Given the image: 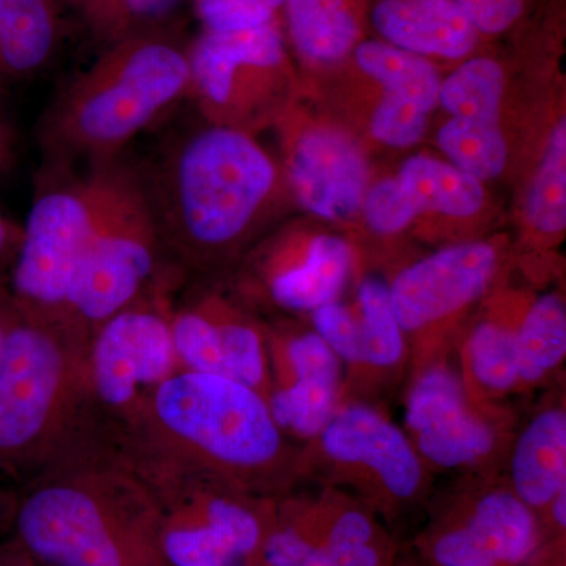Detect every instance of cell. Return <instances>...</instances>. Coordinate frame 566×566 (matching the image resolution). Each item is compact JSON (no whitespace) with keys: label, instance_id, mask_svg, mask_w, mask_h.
I'll use <instances>...</instances> for the list:
<instances>
[{"label":"cell","instance_id":"cell-1","mask_svg":"<svg viewBox=\"0 0 566 566\" xmlns=\"http://www.w3.org/2000/svg\"><path fill=\"white\" fill-rule=\"evenodd\" d=\"M189 52L155 33L112 43L52 99L40 122L48 163L114 161L159 114L189 93Z\"/></svg>","mask_w":566,"mask_h":566},{"label":"cell","instance_id":"cell-2","mask_svg":"<svg viewBox=\"0 0 566 566\" xmlns=\"http://www.w3.org/2000/svg\"><path fill=\"white\" fill-rule=\"evenodd\" d=\"M142 180L161 238L192 253L243 237L274 192L277 174L251 136L216 125L175 144L155 175Z\"/></svg>","mask_w":566,"mask_h":566},{"label":"cell","instance_id":"cell-3","mask_svg":"<svg viewBox=\"0 0 566 566\" xmlns=\"http://www.w3.org/2000/svg\"><path fill=\"white\" fill-rule=\"evenodd\" d=\"M57 172L41 178L13 268V301L24 314L65 305L82 253L109 207L126 166L93 164L84 177Z\"/></svg>","mask_w":566,"mask_h":566},{"label":"cell","instance_id":"cell-4","mask_svg":"<svg viewBox=\"0 0 566 566\" xmlns=\"http://www.w3.org/2000/svg\"><path fill=\"white\" fill-rule=\"evenodd\" d=\"M155 408L170 433L226 468L259 471L281 457L270 406L233 379L197 371L169 376L159 382Z\"/></svg>","mask_w":566,"mask_h":566},{"label":"cell","instance_id":"cell-5","mask_svg":"<svg viewBox=\"0 0 566 566\" xmlns=\"http://www.w3.org/2000/svg\"><path fill=\"white\" fill-rule=\"evenodd\" d=\"M159 238L142 175L126 167L71 277L66 307L93 323L107 322L125 311L153 273Z\"/></svg>","mask_w":566,"mask_h":566},{"label":"cell","instance_id":"cell-6","mask_svg":"<svg viewBox=\"0 0 566 566\" xmlns=\"http://www.w3.org/2000/svg\"><path fill=\"white\" fill-rule=\"evenodd\" d=\"M59 346L35 316L17 307L0 357V468L39 441L61 382Z\"/></svg>","mask_w":566,"mask_h":566},{"label":"cell","instance_id":"cell-7","mask_svg":"<svg viewBox=\"0 0 566 566\" xmlns=\"http://www.w3.org/2000/svg\"><path fill=\"white\" fill-rule=\"evenodd\" d=\"M405 422L427 463L458 469L482 463L497 447V430L472 408L463 378L449 364L424 365L409 390Z\"/></svg>","mask_w":566,"mask_h":566},{"label":"cell","instance_id":"cell-8","mask_svg":"<svg viewBox=\"0 0 566 566\" xmlns=\"http://www.w3.org/2000/svg\"><path fill=\"white\" fill-rule=\"evenodd\" d=\"M21 545L54 566H129L117 532L98 502L74 486L29 495L17 515Z\"/></svg>","mask_w":566,"mask_h":566},{"label":"cell","instance_id":"cell-9","mask_svg":"<svg viewBox=\"0 0 566 566\" xmlns=\"http://www.w3.org/2000/svg\"><path fill=\"white\" fill-rule=\"evenodd\" d=\"M318 439L323 457L348 480L371 483L397 501L422 490V458L405 431L371 406H338Z\"/></svg>","mask_w":566,"mask_h":566},{"label":"cell","instance_id":"cell-10","mask_svg":"<svg viewBox=\"0 0 566 566\" xmlns=\"http://www.w3.org/2000/svg\"><path fill=\"white\" fill-rule=\"evenodd\" d=\"M497 251L491 244L452 245L406 268L389 286L403 334H420L463 311L486 292Z\"/></svg>","mask_w":566,"mask_h":566},{"label":"cell","instance_id":"cell-11","mask_svg":"<svg viewBox=\"0 0 566 566\" xmlns=\"http://www.w3.org/2000/svg\"><path fill=\"white\" fill-rule=\"evenodd\" d=\"M172 329L161 316L122 311L104 322L93 353L96 389L107 405L133 400L137 387L169 378L175 360Z\"/></svg>","mask_w":566,"mask_h":566},{"label":"cell","instance_id":"cell-12","mask_svg":"<svg viewBox=\"0 0 566 566\" xmlns=\"http://www.w3.org/2000/svg\"><path fill=\"white\" fill-rule=\"evenodd\" d=\"M290 180L305 210L326 219H349L363 210L368 166L352 137L314 129L294 144Z\"/></svg>","mask_w":566,"mask_h":566},{"label":"cell","instance_id":"cell-13","mask_svg":"<svg viewBox=\"0 0 566 566\" xmlns=\"http://www.w3.org/2000/svg\"><path fill=\"white\" fill-rule=\"evenodd\" d=\"M283 62L285 44L277 22L244 32H205L189 51V92L208 109L222 112L252 66L279 69Z\"/></svg>","mask_w":566,"mask_h":566},{"label":"cell","instance_id":"cell-14","mask_svg":"<svg viewBox=\"0 0 566 566\" xmlns=\"http://www.w3.org/2000/svg\"><path fill=\"white\" fill-rule=\"evenodd\" d=\"M370 21L381 41L422 57L458 61L479 43L455 0H376Z\"/></svg>","mask_w":566,"mask_h":566},{"label":"cell","instance_id":"cell-15","mask_svg":"<svg viewBox=\"0 0 566 566\" xmlns=\"http://www.w3.org/2000/svg\"><path fill=\"white\" fill-rule=\"evenodd\" d=\"M175 354L189 371L222 376L259 389L266 376L262 340L241 323H216L197 312L170 324Z\"/></svg>","mask_w":566,"mask_h":566},{"label":"cell","instance_id":"cell-16","mask_svg":"<svg viewBox=\"0 0 566 566\" xmlns=\"http://www.w3.org/2000/svg\"><path fill=\"white\" fill-rule=\"evenodd\" d=\"M205 517L197 526L166 532L163 551L170 565L233 566L259 546L262 528L245 506L229 499H212Z\"/></svg>","mask_w":566,"mask_h":566},{"label":"cell","instance_id":"cell-17","mask_svg":"<svg viewBox=\"0 0 566 566\" xmlns=\"http://www.w3.org/2000/svg\"><path fill=\"white\" fill-rule=\"evenodd\" d=\"M513 493L531 506L545 509L566 488V415L546 408L526 424L512 455Z\"/></svg>","mask_w":566,"mask_h":566},{"label":"cell","instance_id":"cell-18","mask_svg":"<svg viewBox=\"0 0 566 566\" xmlns=\"http://www.w3.org/2000/svg\"><path fill=\"white\" fill-rule=\"evenodd\" d=\"M352 270V249L342 238L319 234L308 244L303 262L271 279L273 300L290 311L314 312L335 303Z\"/></svg>","mask_w":566,"mask_h":566},{"label":"cell","instance_id":"cell-19","mask_svg":"<svg viewBox=\"0 0 566 566\" xmlns=\"http://www.w3.org/2000/svg\"><path fill=\"white\" fill-rule=\"evenodd\" d=\"M283 10L294 50L305 62L344 61L359 43L352 0H285Z\"/></svg>","mask_w":566,"mask_h":566},{"label":"cell","instance_id":"cell-20","mask_svg":"<svg viewBox=\"0 0 566 566\" xmlns=\"http://www.w3.org/2000/svg\"><path fill=\"white\" fill-rule=\"evenodd\" d=\"M55 39L50 0H0V77L20 80L43 69Z\"/></svg>","mask_w":566,"mask_h":566},{"label":"cell","instance_id":"cell-21","mask_svg":"<svg viewBox=\"0 0 566 566\" xmlns=\"http://www.w3.org/2000/svg\"><path fill=\"white\" fill-rule=\"evenodd\" d=\"M465 528L499 566L521 564L536 545L534 513L513 490L483 494Z\"/></svg>","mask_w":566,"mask_h":566},{"label":"cell","instance_id":"cell-22","mask_svg":"<svg viewBox=\"0 0 566 566\" xmlns=\"http://www.w3.org/2000/svg\"><path fill=\"white\" fill-rule=\"evenodd\" d=\"M397 180L417 214L433 211L469 218L485 202V192L476 178L428 156L409 158Z\"/></svg>","mask_w":566,"mask_h":566},{"label":"cell","instance_id":"cell-23","mask_svg":"<svg viewBox=\"0 0 566 566\" xmlns=\"http://www.w3.org/2000/svg\"><path fill=\"white\" fill-rule=\"evenodd\" d=\"M463 378L469 398H497L520 386L517 327L497 322L476 324L463 352Z\"/></svg>","mask_w":566,"mask_h":566},{"label":"cell","instance_id":"cell-24","mask_svg":"<svg viewBox=\"0 0 566 566\" xmlns=\"http://www.w3.org/2000/svg\"><path fill=\"white\" fill-rule=\"evenodd\" d=\"M353 54L357 66L378 81L386 93L415 99L428 112L439 103L441 80L438 70L427 57L381 40L357 43Z\"/></svg>","mask_w":566,"mask_h":566},{"label":"cell","instance_id":"cell-25","mask_svg":"<svg viewBox=\"0 0 566 566\" xmlns=\"http://www.w3.org/2000/svg\"><path fill=\"white\" fill-rule=\"evenodd\" d=\"M520 386H534L564 363L565 303L557 294L538 297L517 326Z\"/></svg>","mask_w":566,"mask_h":566},{"label":"cell","instance_id":"cell-26","mask_svg":"<svg viewBox=\"0 0 566 566\" xmlns=\"http://www.w3.org/2000/svg\"><path fill=\"white\" fill-rule=\"evenodd\" d=\"M360 340L363 368L394 370L406 354L405 334L395 316L389 285L381 279L367 277L359 286Z\"/></svg>","mask_w":566,"mask_h":566},{"label":"cell","instance_id":"cell-27","mask_svg":"<svg viewBox=\"0 0 566 566\" xmlns=\"http://www.w3.org/2000/svg\"><path fill=\"white\" fill-rule=\"evenodd\" d=\"M438 142L453 166L479 181L493 180L505 169L506 144L499 120L452 117Z\"/></svg>","mask_w":566,"mask_h":566},{"label":"cell","instance_id":"cell-28","mask_svg":"<svg viewBox=\"0 0 566 566\" xmlns=\"http://www.w3.org/2000/svg\"><path fill=\"white\" fill-rule=\"evenodd\" d=\"M504 84V71L497 62L474 57L442 82L439 102L452 117L499 120Z\"/></svg>","mask_w":566,"mask_h":566},{"label":"cell","instance_id":"cell-29","mask_svg":"<svg viewBox=\"0 0 566 566\" xmlns=\"http://www.w3.org/2000/svg\"><path fill=\"white\" fill-rule=\"evenodd\" d=\"M338 387L312 379H293L271 397L270 412L279 430L318 438L338 408Z\"/></svg>","mask_w":566,"mask_h":566},{"label":"cell","instance_id":"cell-30","mask_svg":"<svg viewBox=\"0 0 566 566\" xmlns=\"http://www.w3.org/2000/svg\"><path fill=\"white\" fill-rule=\"evenodd\" d=\"M527 219L535 230L556 234L566 227V125L562 118L551 134L545 158L527 199Z\"/></svg>","mask_w":566,"mask_h":566},{"label":"cell","instance_id":"cell-31","mask_svg":"<svg viewBox=\"0 0 566 566\" xmlns=\"http://www.w3.org/2000/svg\"><path fill=\"white\" fill-rule=\"evenodd\" d=\"M93 29L111 43L147 32L185 0H71Z\"/></svg>","mask_w":566,"mask_h":566},{"label":"cell","instance_id":"cell-32","mask_svg":"<svg viewBox=\"0 0 566 566\" xmlns=\"http://www.w3.org/2000/svg\"><path fill=\"white\" fill-rule=\"evenodd\" d=\"M428 114L415 99L385 92L371 118V134L390 147H411L422 139Z\"/></svg>","mask_w":566,"mask_h":566},{"label":"cell","instance_id":"cell-33","mask_svg":"<svg viewBox=\"0 0 566 566\" xmlns=\"http://www.w3.org/2000/svg\"><path fill=\"white\" fill-rule=\"evenodd\" d=\"M374 536L371 521L357 510H348L334 521L324 546L342 565L378 566L379 554L371 545Z\"/></svg>","mask_w":566,"mask_h":566},{"label":"cell","instance_id":"cell-34","mask_svg":"<svg viewBox=\"0 0 566 566\" xmlns=\"http://www.w3.org/2000/svg\"><path fill=\"white\" fill-rule=\"evenodd\" d=\"M315 333L329 346L342 364L363 368V340L359 319L344 304L331 303L314 311Z\"/></svg>","mask_w":566,"mask_h":566},{"label":"cell","instance_id":"cell-35","mask_svg":"<svg viewBox=\"0 0 566 566\" xmlns=\"http://www.w3.org/2000/svg\"><path fill=\"white\" fill-rule=\"evenodd\" d=\"M205 32L234 33L274 24L275 13L260 0H197Z\"/></svg>","mask_w":566,"mask_h":566},{"label":"cell","instance_id":"cell-36","mask_svg":"<svg viewBox=\"0 0 566 566\" xmlns=\"http://www.w3.org/2000/svg\"><path fill=\"white\" fill-rule=\"evenodd\" d=\"M286 357L294 379H312L340 389L342 360L318 334L294 337L286 346Z\"/></svg>","mask_w":566,"mask_h":566},{"label":"cell","instance_id":"cell-37","mask_svg":"<svg viewBox=\"0 0 566 566\" xmlns=\"http://www.w3.org/2000/svg\"><path fill=\"white\" fill-rule=\"evenodd\" d=\"M364 211L368 226L379 234L401 232L419 216L397 178L374 186L365 196Z\"/></svg>","mask_w":566,"mask_h":566},{"label":"cell","instance_id":"cell-38","mask_svg":"<svg viewBox=\"0 0 566 566\" xmlns=\"http://www.w3.org/2000/svg\"><path fill=\"white\" fill-rule=\"evenodd\" d=\"M270 566H345L324 545L308 542L293 528L275 532L264 545Z\"/></svg>","mask_w":566,"mask_h":566},{"label":"cell","instance_id":"cell-39","mask_svg":"<svg viewBox=\"0 0 566 566\" xmlns=\"http://www.w3.org/2000/svg\"><path fill=\"white\" fill-rule=\"evenodd\" d=\"M479 35H499L516 24L524 0H455Z\"/></svg>","mask_w":566,"mask_h":566},{"label":"cell","instance_id":"cell-40","mask_svg":"<svg viewBox=\"0 0 566 566\" xmlns=\"http://www.w3.org/2000/svg\"><path fill=\"white\" fill-rule=\"evenodd\" d=\"M433 554L441 566H499L465 526L439 536Z\"/></svg>","mask_w":566,"mask_h":566},{"label":"cell","instance_id":"cell-41","mask_svg":"<svg viewBox=\"0 0 566 566\" xmlns=\"http://www.w3.org/2000/svg\"><path fill=\"white\" fill-rule=\"evenodd\" d=\"M22 241V227L0 212V268L14 262Z\"/></svg>","mask_w":566,"mask_h":566},{"label":"cell","instance_id":"cell-42","mask_svg":"<svg viewBox=\"0 0 566 566\" xmlns=\"http://www.w3.org/2000/svg\"><path fill=\"white\" fill-rule=\"evenodd\" d=\"M14 315H17V304H14L13 296L10 297L0 292V357H2L3 344H6L7 333H9Z\"/></svg>","mask_w":566,"mask_h":566},{"label":"cell","instance_id":"cell-43","mask_svg":"<svg viewBox=\"0 0 566 566\" xmlns=\"http://www.w3.org/2000/svg\"><path fill=\"white\" fill-rule=\"evenodd\" d=\"M549 506L557 526L564 528L566 524V488L551 501Z\"/></svg>","mask_w":566,"mask_h":566},{"label":"cell","instance_id":"cell-44","mask_svg":"<svg viewBox=\"0 0 566 566\" xmlns=\"http://www.w3.org/2000/svg\"><path fill=\"white\" fill-rule=\"evenodd\" d=\"M13 150V136L11 133H0V170L6 169L11 163Z\"/></svg>","mask_w":566,"mask_h":566},{"label":"cell","instance_id":"cell-45","mask_svg":"<svg viewBox=\"0 0 566 566\" xmlns=\"http://www.w3.org/2000/svg\"><path fill=\"white\" fill-rule=\"evenodd\" d=\"M260 2L264 3L268 9L273 10L275 13V11L283 9V3H285V0H260Z\"/></svg>","mask_w":566,"mask_h":566},{"label":"cell","instance_id":"cell-46","mask_svg":"<svg viewBox=\"0 0 566 566\" xmlns=\"http://www.w3.org/2000/svg\"><path fill=\"white\" fill-rule=\"evenodd\" d=\"M0 566H22L17 558L3 557L0 558Z\"/></svg>","mask_w":566,"mask_h":566},{"label":"cell","instance_id":"cell-47","mask_svg":"<svg viewBox=\"0 0 566 566\" xmlns=\"http://www.w3.org/2000/svg\"><path fill=\"white\" fill-rule=\"evenodd\" d=\"M0 133H11L9 126H7L2 120H0Z\"/></svg>","mask_w":566,"mask_h":566}]
</instances>
